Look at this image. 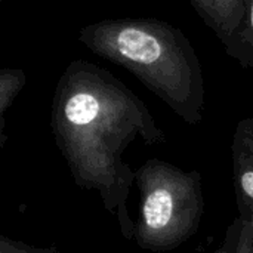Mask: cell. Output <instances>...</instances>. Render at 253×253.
Segmentation results:
<instances>
[{"instance_id": "cell-11", "label": "cell", "mask_w": 253, "mask_h": 253, "mask_svg": "<svg viewBox=\"0 0 253 253\" xmlns=\"http://www.w3.org/2000/svg\"><path fill=\"white\" fill-rule=\"evenodd\" d=\"M216 253H218V252H216Z\"/></svg>"}, {"instance_id": "cell-5", "label": "cell", "mask_w": 253, "mask_h": 253, "mask_svg": "<svg viewBox=\"0 0 253 253\" xmlns=\"http://www.w3.org/2000/svg\"><path fill=\"white\" fill-rule=\"evenodd\" d=\"M203 22L225 43L242 27L248 0H190Z\"/></svg>"}, {"instance_id": "cell-6", "label": "cell", "mask_w": 253, "mask_h": 253, "mask_svg": "<svg viewBox=\"0 0 253 253\" xmlns=\"http://www.w3.org/2000/svg\"><path fill=\"white\" fill-rule=\"evenodd\" d=\"M222 44L231 58L253 71V0L246 3V16L240 30Z\"/></svg>"}, {"instance_id": "cell-8", "label": "cell", "mask_w": 253, "mask_h": 253, "mask_svg": "<svg viewBox=\"0 0 253 253\" xmlns=\"http://www.w3.org/2000/svg\"><path fill=\"white\" fill-rule=\"evenodd\" d=\"M218 253H253V221L240 215L227 228Z\"/></svg>"}, {"instance_id": "cell-9", "label": "cell", "mask_w": 253, "mask_h": 253, "mask_svg": "<svg viewBox=\"0 0 253 253\" xmlns=\"http://www.w3.org/2000/svg\"><path fill=\"white\" fill-rule=\"evenodd\" d=\"M0 253H64L55 248H39L31 246L19 240L0 236Z\"/></svg>"}, {"instance_id": "cell-1", "label": "cell", "mask_w": 253, "mask_h": 253, "mask_svg": "<svg viewBox=\"0 0 253 253\" xmlns=\"http://www.w3.org/2000/svg\"><path fill=\"white\" fill-rule=\"evenodd\" d=\"M50 129L74 184L96 193L122 236L133 242L127 199L135 170L123 153L135 139L148 147L166 141L144 101L110 71L76 59L56 83Z\"/></svg>"}, {"instance_id": "cell-10", "label": "cell", "mask_w": 253, "mask_h": 253, "mask_svg": "<svg viewBox=\"0 0 253 253\" xmlns=\"http://www.w3.org/2000/svg\"><path fill=\"white\" fill-rule=\"evenodd\" d=\"M0 1H6V0H0Z\"/></svg>"}, {"instance_id": "cell-3", "label": "cell", "mask_w": 253, "mask_h": 253, "mask_svg": "<svg viewBox=\"0 0 253 253\" xmlns=\"http://www.w3.org/2000/svg\"><path fill=\"white\" fill-rule=\"evenodd\" d=\"M139 190L133 242L150 252H169L190 240L205 216L203 178L160 159H150L135 170Z\"/></svg>"}, {"instance_id": "cell-7", "label": "cell", "mask_w": 253, "mask_h": 253, "mask_svg": "<svg viewBox=\"0 0 253 253\" xmlns=\"http://www.w3.org/2000/svg\"><path fill=\"white\" fill-rule=\"evenodd\" d=\"M27 83V76L21 68H3L0 71V148L4 147V119L16 96Z\"/></svg>"}, {"instance_id": "cell-2", "label": "cell", "mask_w": 253, "mask_h": 253, "mask_svg": "<svg viewBox=\"0 0 253 253\" xmlns=\"http://www.w3.org/2000/svg\"><path fill=\"white\" fill-rule=\"evenodd\" d=\"M79 40L95 55L133 74L187 125L202 123V64L179 28L156 18L104 19L84 25Z\"/></svg>"}, {"instance_id": "cell-4", "label": "cell", "mask_w": 253, "mask_h": 253, "mask_svg": "<svg viewBox=\"0 0 253 253\" xmlns=\"http://www.w3.org/2000/svg\"><path fill=\"white\" fill-rule=\"evenodd\" d=\"M233 179L239 215L253 221V119L237 123L231 142Z\"/></svg>"}]
</instances>
